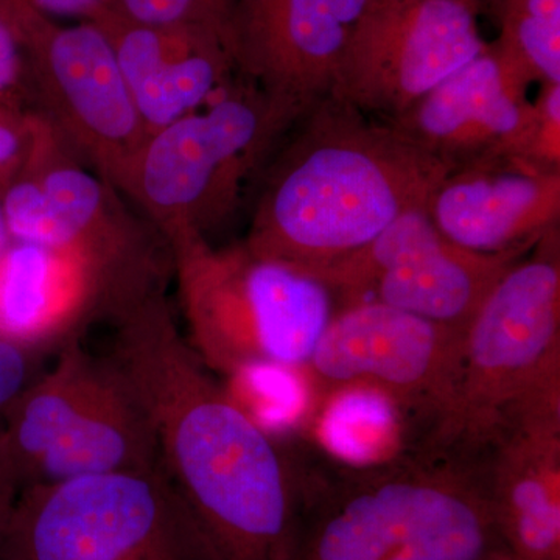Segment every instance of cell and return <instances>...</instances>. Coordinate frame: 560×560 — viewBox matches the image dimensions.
<instances>
[{
    "instance_id": "9c48e42d",
    "label": "cell",
    "mask_w": 560,
    "mask_h": 560,
    "mask_svg": "<svg viewBox=\"0 0 560 560\" xmlns=\"http://www.w3.org/2000/svg\"><path fill=\"white\" fill-rule=\"evenodd\" d=\"M0 560L217 559L160 464L22 490Z\"/></svg>"
},
{
    "instance_id": "e0dca14e",
    "label": "cell",
    "mask_w": 560,
    "mask_h": 560,
    "mask_svg": "<svg viewBox=\"0 0 560 560\" xmlns=\"http://www.w3.org/2000/svg\"><path fill=\"white\" fill-rule=\"evenodd\" d=\"M92 22L113 47L147 136L202 108L238 75L217 33L142 24L116 9Z\"/></svg>"
},
{
    "instance_id": "30bf717a",
    "label": "cell",
    "mask_w": 560,
    "mask_h": 560,
    "mask_svg": "<svg viewBox=\"0 0 560 560\" xmlns=\"http://www.w3.org/2000/svg\"><path fill=\"white\" fill-rule=\"evenodd\" d=\"M20 39L33 106L88 167L121 190L147 131L105 33L0 0Z\"/></svg>"
},
{
    "instance_id": "cb8c5ba5",
    "label": "cell",
    "mask_w": 560,
    "mask_h": 560,
    "mask_svg": "<svg viewBox=\"0 0 560 560\" xmlns=\"http://www.w3.org/2000/svg\"><path fill=\"white\" fill-rule=\"evenodd\" d=\"M47 357L0 335V430L22 393L44 372Z\"/></svg>"
},
{
    "instance_id": "7a4b0ae2",
    "label": "cell",
    "mask_w": 560,
    "mask_h": 560,
    "mask_svg": "<svg viewBox=\"0 0 560 560\" xmlns=\"http://www.w3.org/2000/svg\"><path fill=\"white\" fill-rule=\"evenodd\" d=\"M451 171L388 121L326 95L268 161L243 242L318 276L427 206Z\"/></svg>"
},
{
    "instance_id": "ac0fdd59",
    "label": "cell",
    "mask_w": 560,
    "mask_h": 560,
    "mask_svg": "<svg viewBox=\"0 0 560 560\" xmlns=\"http://www.w3.org/2000/svg\"><path fill=\"white\" fill-rule=\"evenodd\" d=\"M120 312L101 272L73 250L11 241L0 257V335L25 348L55 355Z\"/></svg>"
},
{
    "instance_id": "9a60e30c",
    "label": "cell",
    "mask_w": 560,
    "mask_h": 560,
    "mask_svg": "<svg viewBox=\"0 0 560 560\" xmlns=\"http://www.w3.org/2000/svg\"><path fill=\"white\" fill-rule=\"evenodd\" d=\"M530 84L488 44L388 124L452 171L495 158L526 160L536 121Z\"/></svg>"
},
{
    "instance_id": "52a82bcc",
    "label": "cell",
    "mask_w": 560,
    "mask_h": 560,
    "mask_svg": "<svg viewBox=\"0 0 560 560\" xmlns=\"http://www.w3.org/2000/svg\"><path fill=\"white\" fill-rule=\"evenodd\" d=\"M54 357L0 430V464L18 490L158 469L153 423L113 355H94L75 340Z\"/></svg>"
},
{
    "instance_id": "d4e9b609",
    "label": "cell",
    "mask_w": 560,
    "mask_h": 560,
    "mask_svg": "<svg viewBox=\"0 0 560 560\" xmlns=\"http://www.w3.org/2000/svg\"><path fill=\"white\" fill-rule=\"evenodd\" d=\"M534 109L536 121L526 160L560 171V84H541Z\"/></svg>"
},
{
    "instance_id": "6da1fadb",
    "label": "cell",
    "mask_w": 560,
    "mask_h": 560,
    "mask_svg": "<svg viewBox=\"0 0 560 560\" xmlns=\"http://www.w3.org/2000/svg\"><path fill=\"white\" fill-rule=\"evenodd\" d=\"M113 359L156 434L160 464L217 560H291L302 490L279 445L213 378L154 291L114 319Z\"/></svg>"
},
{
    "instance_id": "484cf974",
    "label": "cell",
    "mask_w": 560,
    "mask_h": 560,
    "mask_svg": "<svg viewBox=\"0 0 560 560\" xmlns=\"http://www.w3.org/2000/svg\"><path fill=\"white\" fill-rule=\"evenodd\" d=\"M32 143V113L0 106V183L5 186L27 158Z\"/></svg>"
},
{
    "instance_id": "2e32d148",
    "label": "cell",
    "mask_w": 560,
    "mask_h": 560,
    "mask_svg": "<svg viewBox=\"0 0 560 560\" xmlns=\"http://www.w3.org/2000/svg\"><path fill=\"white\" fill-rule=\"evenodd\" d=\"M448 241L480 254L528 253L559 226L560 171L523 158H495L455 168L427 202Z\"/></svg>"
},
{
    "instance_id": "8fae6325",
    "label": "cell",
    "mask_w": 560,
    "mask_h": 560,
    "mask_svg": "<svg viewBox=\"0 0 560 560\" xmlns=\"http://www.w3.org/2000/svg\"><path fill=\"white\" fill-rule=\"evenodd\" d=\"M481 0H368L329 94L394 120L488 47Z\"/></svg>"
},
{
    "instance_id": "d6986e66",
    "label": "cell",
    "mask_w": 560,
    "mask_h": 560,
    "mask_svg": "<svg viewBox=\"0 0 560 560\" xmlns=\"http://www.w3.org/2000/svg\"><path fill=\"white\" fill-rule=\"evenodd\" d=\"M490 503L512 560H560V410L534 412L501 434Z\"/></svg>"
},
{
    "instance_id": "44dd1931",
    "label": "cell",
    "mask_w": 560,
    "mask_h": 560,
    "mask_svg": "<svg viewBox=\"0 0 560 560\" xmlns=\"http://www.w3.org/2000/svg\"><path fill=\"white\" fill-rule=\"evenodd\" d=\"M499 49L530 83L560 84V0H500Z\"/></svg>"
},
{
    "instance_id": "5bb4252c",
    "label": "cell",
    "mask_w": 560,
    "mask_h": 560,
    "mask_svg": "<svg viewBox=\"0 0 560 560\" xmlns=\"http://www.w3.org/2000/svg\"><path fill=\"white\" fill-rule=\"evenodd\" d=\"M368 0H230L238 75L302 116L329 94Z\"/></svg>"
},
{
    "instance_id": "5b68a950",
    "label": "cell",
    "mask_w": 560,
    "mask_h": 560,
    "mask_svg": "<svg viewBox=\"0 0 560 560\" xmlns=\"http://www.w3.org/2000/svg\"><path fill=\"white\" fill-rule=\"evenodd\" d=\"M559 226L504 272L464 331L458 382L436 448L495 445L512 423L560 410Z\"/></svg>"
},
{
    "instance_id": "4dcf8cb0",
    "label": "cell",
    "mask_w": 560,
    "mask_h": 560,
    "mask_svg": "<svg viewBox=\"0 0 560 560\" xmlns=\"http://www.w3.org/2000/svg\"><path fill=\"white\" fill-rule=\"evenodd\" d=\"M0 186H2V187H3V184H2V183H0Z\"/></svg>"
},
{
    "instance_id": "3957f363",
    "label": "cell",
    "mask_w": 560,
    "mask_h": 560,
    "mask_svg": "<svg viewBox=\"0 0 560 560\" xmlns=\"http://www.w3.org/2000/svg\"><path fill=\"white\" fill-rule=\"evenodd\" d=\"M501 541L488 478L455 460L381 467L302 492L291 560H488Z\"/></svg>"
},
{
    "instance_id": "7c38bea8",
    "label": "cell",
    "mask_w": 560,
    "mask_h": 560,
    "mask_svg": "<svg viewBox=\"0 0 560 560\" xmlns=\"http://www.w3.org/2000/svg\"><path fill=\"white\" fill-rule=\"evenodd\" d=\"M525 254L460 248L441 234L423 206L318 278L338 307L377 302L464 335L492 287Z\"/></svg>"
},
{
    "instance_id": "4316f807",
    "label": "cell",
    "mask_w": 560,
    "mask_h": 560,
    "mask_svg": "<svg viewBox=\"0 0 560 560\" xmlns=\"http://www.w3.org/2000/svg\"><path fill=\"white\" fill-rule=\"evenodd\" d=\"M46 16L80 18L92 22L114 9V0H11Z\"/></svg>"
},
{
    "instance_id": "7402d4cb",
    "label": "cell",
    "mask_w": 560,
    "mask_h": 560,
    "mask_svg": "<svg viewBox=\"0 0 560 560\" xmlns=\"http://www.w3.org/2000/svg\"><path fill=\"white\" fill-rule=\"evenodd\" d=\"M114 9L142 24L205 28L228 46L230 0H114Z\"/></svg>"
},
{
    "instance_id": "603a6c76",
    "label": "cell",
    "mask_w": 560,
    "mask_h": 560,
    "mask_svg": "<svg viewBox=\"0 0 560 560\" xmlns=\"http://www.w3.org/2000/svg\"><path fill=\"white\" fill-rule=\"evenodd\" d=\"M0 106L33 113V94L27 61L16 33L0 14Z\"/></svg>"
},
{
    "instance_id": "f1b7e54d",
    "label": "cell",
    "mask_w": 560,
    "mask_h": 560,
    "mask_svg": "<svg viewBox=\"0 0 560 560\" xmlns=\"http://www.w3.org/2000/svg\"><path fill=\"white\" fill-rule=\"evenodd\" d=\"M10 242V234L9 231H7L5 220H3L2 202H0V257H2L5 249L9 248Z\"/></svg>"
},
{
    "instance_id": "83f0119b",
    "label": "cell",
    "mask_w": 560,
    "mask_h": 560,
    "mask_svg": "<svg viewBox=\"0 0 560 560\" xmlns=\"http://www.w3.org/2000/svg\"><path fill=\"white\" fill-rule=\"evenodd\" d=\"M20 490L14 486L13 480L9 477L2 464H0V534L9 522L11 511L16 503Z\"/></svg>"
},
{
    "instance_id": "4fadbf2b",
    "label": "cell",
    "mask_w": 560,
    "mask_h": 560,
    "mask_svg": "<svg viewBox=\"0 0 560 560\" xmlns=\"http://www.w3.org/2000/svg\"><path fill=\"white\" fill-rule=\"evenodd\" d=\"M463 337L377 302L341 305L305 370L329 390H378L400 410L438 420L458 382Z\"/></svg>"
},
{
    "instance_id": "277c9868",
    "label": "cell",
    "mask_w": 560,
    "mask_h": 560,
    "mask_svg": "<svg viewBox=\"0 0 560 560\" xmlns=\"http://www.w3.org/2000/svg\"><path fill=\"white\" fill-rule=\"evenodd\" d=\"M186 338L212 372L305 370L337 298L318 276L259 256L245 242L215 246L180 232L167 241Z\"/></svg>"
},
{
    "instance_id": "ffe728a7",
    "label": "cell",
    "mask_w": 560,
    "mask_h": 560,
    "mask_svg": "<svg viewBox=\"0 0 560 560\" xmlns=\"http://www.w3.org/2000/svg\"><path fill=\"white\" fill-rule=\"evenodd\" d=\"M399 407L370 388L329 390L319 419L320 441L350 463L375 466L394 455L399 442Z\"/></svg>"
},
{
    "instance_id": "8992f818",
    "label": "cell",
    "mask_w": 560,
    "mask_h": 560,
    "mask_svg": "<svg viewBox=\"0 0 560 560\" xmlns=\"http://www.w3.org/2000/svg\"><path fill=\"white\" fill-rule=\"evenodd\" d=\"M300 117L237 75L202 108L147 136L120 194L165 241L180 232L212 241Z\"/></svg>"
},
{
    "instance_id": "f546056e",
    "label": "cell",
    "mask_w": 560,
    "mask_h": 560,
    "mask_svg": "<svg viewBox=\"0 0 560 560\" xmlns=\"http://www.w3.org/2000/svg\"><path fill=\"white\" fill-rule=\"evenodd\" d=\"M488 560H512L510 556H499V558H492Z\"/></svg>"
},
{
    "instance_id": "ba28073f",
    "label": "cell",
    "mask_w": 560,
    "mask_h": 560,
    "mask_svg": "<svg viewBox=\"0 0 560 560\" xmlns=\"http://www.w3.org/2000/svg\"><path fill=\"white\" fill-rule=\"evenodd\" d=\"M0 202L11 241L79 254L101 272L121 313L167 287V241L38 113L32 114L31 150Z\"/></svg>"
}]
</instances>
